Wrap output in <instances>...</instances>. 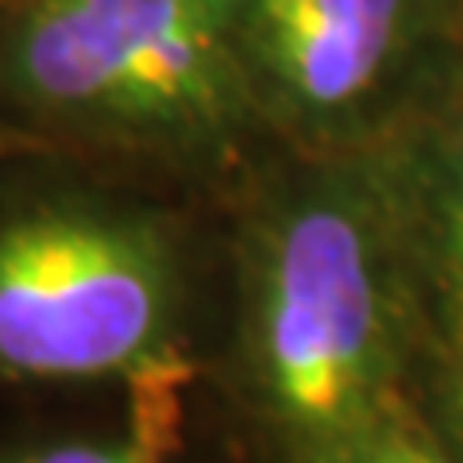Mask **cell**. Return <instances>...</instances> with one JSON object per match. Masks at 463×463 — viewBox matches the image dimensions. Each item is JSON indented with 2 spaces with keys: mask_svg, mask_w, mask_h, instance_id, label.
Segmentation results:
<instances>
[{
  "mask_svg": "<svg viewBox=\"0 0 463 463\" xmlns=\"http://www.w3.org/2000/svg\"><path fill=\"white\" fill-rule=\"evenodd\" d=\"M0 100L51 132L185 158L232 155L259 124L228 0H16Z\"/></svg>",
  "mask_w": 463,
  "mask_h": 463,
  "instance_id": "obj_2",
  "label": "cell"
},
{
  "mask_svg": "<svg viewBox=\"0 0 463 463\" xmlns=\"http://www.w3.org/2000/svg\"><path fill=\"white\" fill-rule=\"evenodd\" d=\"M259 124L301 155L364 151L463 51L459 0H228Z\"/></svg>",
  "mask_w": 463,
  "mask_h": 463,
  "instance_id": "obj_4",
  "label": "cell"
},
{
  "mask_svg": "<svg viewBox=\"0 0 463 463\" xmlns=\"http://www.w3.org/2000/svg\"><path fill=\"white\" fill-rule=\"evenodd\" d=\"M286 463H463V459H456L432 437L421 413H405L394 417V421L355 432V437H344L336 444L313 448V452L294 456Z\"/></svg>",
  "mask_w": 463,
  "mask_h": 463,
  "instance_id": "obj_8",
  "label": "cell"
},
{
  "mask_svg": "<svg viewBox=\"0 0 463 463\" xmlns=\"http://www.w3.org/2000/svg\"><path fill=\"white\" fill-rule=\"evenodd\" d=\"M209 374L163 216L90 197L0 213V390Z\"/></svg>",
  "mask_w": 463,
  "mask_h": 463,
  "instance_id": "obj_3",
  "label": "cell"
},
{
  "mask_svg": "<svg viewBox=\"0 0 463 463\" xmlns=\"http://www.w3.org/2000/svg\"><path fill=\"white\" fill-rule=\"evenodd\" d=\"M205 374L170 371L120 383L93 425H16L0 432V463H197L194 413Z\"/></svg>",
  "mask_w": 463,
  "mask_h": 463,
  "instance_id": "obj_6",
  "label": "cell"
},
{
  "mask_svg": "<svg viewBox=\"0 0 463 463\" xmlns=\"http://www.w3.org/2000/svg\"><path fill=\"white\" fill-rule=\"evenodd\" d=\"M459 8H463V0H459Z\"/></svg>",
  "mask_w": 463,
  "mask_h": 463,
  "instance_id": "obj_9",
  "label": "cell"
},
{
  "mask_svg": "<svg viewBox=\"0 0 463 463\" xmlns=\"http://www.w3.org/2000/svg\"><path fill=\"white\" fill-rule=\"evenodd\" d=\"M371 151L410 228L432 332L463 328V51L421 105Z\"/></svg>",
  "mask_w": 463,
  "mask_h": 463,
  "instance_id": "obj_5",
  "label": "cell"
},
{
  "mask_svg": "<svg viewBox=\"0 0 463 463\" xmlns=\"http://www.w3.org/2000/svg\"><path fill=\"white\" fill-rule=\"evenodd\" d=\"M413 402L432 437L463 459V328H440L429 336Z\"/></svg>",
  "mask_w": 463,
  "mask_h": 463,
  "instance_id": "obj_7",
  "label": "cell"
},
{
  "mask_svg": "<svg viewBox=\"0 0 463 463\" xmlns=\"http://www.w3.org/2000/svg\"><path fill=\"white\" fill-rule=\"evenodd\" d=\"M432 336L410 228L371 147L306 155L255 205L213 390L248 463L417 413Z\"/></svg>",
  "mask_w": 463,
  "mask_h": 463,
  "instance_id": "obj_1",
  "label": "cell"
}]
</instances>
